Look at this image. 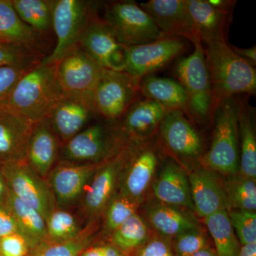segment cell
<instances>
[{"instance_id": "obj_1", "label": "cell", "mask_w": 256, "mask_h": 256, "mask_svg": "<svg viewBox=\"0 0 256 256\" xmlns=\"http://www.w3.org/2000/svg\"><path fill=\"white\" fill-rule=\"evenodd\" d=\"M56 68V64H35L16 82L2 107L32 124L48 118L64 94Z\"/></svg>"}, {"instance_id": "obj_2", "label": "cell", "mask_w": 256, "mask_h": 256, "mask_svg": "<svg viewBox=\"0 0 256 256\" xmlns=\"http://www.w3.org/2000/svg\"><path fill=\"white\" fill-rule=\"evenodd\" d=\"M205 57L212 90V114L220 102L239 94L255 95V66L236 54L226 40L206 45Z\"/></svg>"}, {"instance_id": "obj_3", "label": "cell", "mask_w": 256, "mask_h": 256, "mask_svg": "<svg viewBox=\"0 0 256 256\" xmlns=\"http://www.w3.org/2000/svg\"><path fill=\"white\" fill-rule=\"evenodd\" d=\"M238 102L235 98L220 102L212 114L213 138L203 162L210 169L235 176L239 171Z\"/></svg>"}, {"instance_id": "obj_4", "label": "cell", "mask_w": 256, "mask_h": 256, "mask_svg": "<svg viewBox=\"0 0 256 256\" xmlns=\"http://www.w3.org/2000/svg\"><path fill=\"white\" fill-rule=\"evenodd\" d=\"M94 2L82 0L54 1L52 28L57 42L50 54L41 60L44 64H56L69 52L79 46L80 37L88 23L96 16Z\"/></svg>"}, {"instance_id": "obj_5", "label": "cell", "mask_w": 256, "mask_h": 256, "mask_svg": "<svg viewBox=\"0 0 256 256\" xmlns=\"http://www.w3.org/2000/svg\"><path fill=\"white\" fill-rule=\"evenodd\" d=\"M194 46L192 54L176 64V74L188 96L186 114L198 120H206L212 118V85L202 43L196 42Z\"/></svg>"}, {"instance_id": "obj_6", "label": "cell", "mask_w": 256, "mask_h": 256, "mask_svg": "<svg viewBox=\"0 0 256 256\" xmlns=\"http://www.w3.org/2000/svg\"><path fill=\"white\" fill-rule=\"evenodd\" d=\"M105 10L104 21L124 46L144 44L164 36L151 16L136 2L109 3Z\"/></svg>"}, {"instance_id": "obj_7", "label": "cell", "mask_w": 256, "mask_h": 256, "mask_svg": "<svg viewBox=\"0 0 256 256\" xmlns=\"http://www.w3.org/2000/svg\"><path fill=\"white\" fill-rule=\"evenodd\" d=\"M140 79L124 72L105 69L92 92L98 114L105 118H120L138 100Z\"/></svg>"}, {"instance_id": "obj_8", "label": "cell", "mask_w": 256, "mask_h": 256, "mask_svg": "<svg viewBox=\"0 0 256 256\" xmlns=\"http://www.w3.org/2000/svg\"><path fill=\"white\" fill-rule=\"evenodd\" d=\"M120 134L110 132L104 124H94L65 142L62 159L69 162L98 164L116 156L126 146Z\"/></svg>"}, {"instance_id": "obj_9", "label": "cell", "mask_w": 256, "mask_h": 256, "mask_svg": "<svg viewBox=\"0 0 256 256\" xmlns=\"http://www.w3.org/2000/svg\"><path fill=\"white\" fill-rule=\"evenodd\" d=\"M4 175L10 191L22 201L38 210L45 220L55 210V200L48 184L26 162L3 164Z\"/></svg>"}, {"instance_id": "obj_10", "label": "cell", "mask_w": 256, "mask_h": 256, "mask_svg": "<svg viewBox=\"0 0 256 256\" xmlns=\"http://www.w3.org/2000/svg\"><path fill=\"white\" fill-rule=\"evenodd\" d=\"M186 50L182 38L163 36L144 44L127 47L124 72L141 79L164 68Z\"/></svg>"}, {"instance_id": "obj_11", "label": "cell", "mask_w": 256, "mask_h": 256, "mask_svg": "<svg viewBox=\"0 0 256 256\" xmlns=\"http://www.w3.org/2000/svg\"><path fill=\"white\" fill-rule=\"evenodd\" d=\"M79 46L102 68L124 72L128 46L120 43L104 20L95 16L89 21Z\"/></svg>"}, {"instance_id": "obj_12", "label": "cell", "mask_w": 256, "mask_h": 256, "mask_svg": "<svg viewBox=\"0 0 256 256\" xmlns=\"http://www.w3.org/2000/svg\"><path fill=\"white\" fill-rule=\"evenodd\" d=\"M98 114L92 94L64 92L48 119L56 136L66 142Z\"/></svg>"}, {"instance_id": "obj_13", "label": "cell", "mask_w": 256, "mask_h": 256, "mask_svg": "<svg viewBox=\"0 0 256 256\" xmlns=\"http://www.w3.org/2000/svg\"><path fill=\"white\" fill-rule=\"evenodd\" d=\"M57 80L64 92L92 94L106 68L80 46L56 64Z\"/></svg>"}, {"instance_id": "obj_14", "label": "cell", "mask_w": 256, "mask_h": 256, "mask_svg": "<svg viewBox=\"0 0 256 256\" xmlns=\"http://www.w3.org/2000/svg\"><path fill=\"white\" fill-rule=\"evenodd\" d=\"M131 143H128L105 164L98 168L84 194V207L89 215L99 214L114 196L120 174L127 163Z\"/></svg>"}, {"instance_id": "obj_15", "label": "cell", "mask_w": 256, "mask_h": 256, "mask_svg": "<svg viewBox=\"0 0 256 256\" xmlns=\"http://www.w3.org/2000/svg\"><path fill=\"white\" fill-rule=\"evenodd\" d=\"M140 6L148 13L164 36L201 42L188 12L186 0H150Z\"/></svg>"}, {"instance_id": "obj_16", "label": "cell", "mask_w": 256, "mask_h": 256, "mask_svg": "<svg viewBox=\"0 0 256 256\" xmlns=\"http://www.w3.org/2000/svg\"><path fill=\"white\" fill-rule=\"evenodd\" d=\"M98 166L64 162L52 170L50 188L56 203L62 206L75 204L85 193Z\"/></svg>"}, {"instance_id": "obj_17", "label": "cell", "mask_w": 256, "mask_h": 256, "mask_svg": "<svg viewBox=\"0 0 256 256\" xmlns=\"http://www.w3.org/2000/svg\"><path fill=\"white\" fill-rule=\"evenodd\" d=\"M158 163L156 152L149 144L131 142L120 194L142 201L143 194L154 178Z\"/></svg>"}, {"instance_id": "obj_18", "label": "cell", "mask_w": 256, "mask_h": 256, "mask_svg": "<svg viewBox=\"0 0 256 256\" xmlns=\"http://www.w3.org/2000/svg\"><path fill=\"white\" fill-rule=\"evenodd\" d=\"M160 137L173 154L184 158H198L204 150L200 133L182 110H173L165 116L160 124Z\"/></svg>"}, {"instance_id": "obj_19", "label": "cell", "mask_w": 256, "mask_h": 256, "mask_svg": "<svg viewBox=\"0 0 256 256\" xmlns=\"http://www.w3.org/2000/svg\"><path fill=\"white\" fill-rule=\"evenodd\" d=\"M32 127L18 114L0 108V160L3 164L26 162Z\"/></svg>"}, {"instance_id": "obj_20", "label": "cell", "mask_w": 256, "mask_h": 256, "mask_svg": "<svg viewBox=\"0 0 256 256\" xmlns=\"http://www.w3.org/2000/svg\"><path fill=\"white\" fill-rule=\"evenodd\" d=\"M171 110L154 101L146 98L136 100L120 118V131L130 142H138L150 137Z\"/></svg>"}, {"instance_id": "obj_21", "label": "cell", "mask_w": 256, "mask_h": 256, "mask_svg": "<svg viewBox=\"0 0 256 256\" xmlns=\"http://www.w3.org/2000/svg\"><path fill=\"white\" fill-rule=\"evenodd\" d=\"M188 178L192 203L198 216L204 218L218 210H230L225 190L212 172L197 169Z\"/></svg>"}, {"instance_id": "obj_22", "label": "cell", "mask_w": 256, "mask_h": 256, "mask_svg": "<svg viewBox=\"0 0 256 256\" xmlns=\"http://www.w3.org/2000/svg\"><path fill=\"white\" fill-rule=\"evenodd\" d=\"M152 190L156 201L194 212L188 176L175 162L165 163L153 183Z\"/></svg>"}, {"instance_id": "obj_23", "label": "cell", "mask_w": 256, "mask_h": 256, "mask_svg": "<svg viewBox=\"0 0 256 256\" xmlns=\"http://www.w3.org/2000/svg\"><path fill=\"white\" fill-rule=\"evenodd\" d=\"M195 30L202 43L226 40L232 12L218 9L207 0H186Z\"/></svg>"}, {"instance_id": "obj_24", "label": "cell", "mask_w": 256, "mask_h": 256, "mask_svg": "<svg viewBox=\"0 0 256 256\" xmlns=\"http://www.w3.org/2000/svg\"><path fill=\"white\" fill-rule=\"evenodd\" d=\"M58 138L48 118L33 124L28 141L26 163L41 178L52 171L58 156Z\"/></svg>"}, {"instance_id": "obj_25", "label": "cell", "mask_w": 256, "mask_h": 256, "mask_svg": "<svg viewBox=\"0 0 256 256\" xmlns=\"http://www.w3.org/2000/svg\"><path fill=\"white\" fill-rule=\"evenodd\" d=\"M144 214L146 223L165 238L172 239L188 229L200 227L190 210L158 201L149 202Z\"/></svg>"}, {"instance_id": "obj_26", "label": "cell", "mask_w": 256, "mask_h": 256, "mask_svg": "<svg viewBox=\"0 0 256 256\" xmlns=\"http://www.w3.org/2000/svg\"><path fill=\"white\" fill-rule=\"evenodd\" d=\"M140 92L146 98L164 106L170 110L186 112L188 99L182 86L176 80L150 75L140 82Z\"/></svg>"}, {"instance_id": "obj_27", "label": "cell", "mask_w": 256, "mask_h": 256, "mask_svg": "<svg viewBox=\"0 0 256 256\" xmlns=\"http://www.w3.org/2000/svg\"><path fill=\"white\" fill-rule=\"evenodd\" d=\"M0 42L36 52L40 46L38 32L26 24L13 8L12 0H0Z\"/></svg>"}, {"instance_id": "obj_28", "label": "cell", "mask_w": 256, "mask_h": 256, "mask_svg": "<svg viewBox=\"0 0 256 256\" xmlns=\"http://www.w3.org/2000/svg\"><path fill=\"white\" fill-rule=\"evenodd\" d=\"M5 207L11 212L31 250L47 240L46 220L41 214L13 194L8 188Z\"/></svg>"}, {"instance_id": "obj_29", "label": "cell", "mask_w": 256, "mask_h": 256, "mask_svg": "<svg viewBox=\"0 0 256 256\" xmlns=\"http://www.w3.org/2000/svg\"><path fill=\"white\" fill-rule=\"evenodd\" d=\"M254 110L247 101L238 102V134L240 140L239 171L244 178L256 180V138Z\"/></svg>"}, {"instance_id": "obj_30", "label": "cell", "mask_w": 256, "mask_h": 256, "mask_svg": "<svg viewBox=\"0 0 256 256\" xmlns=\"http://www.w3.org/2000/svg\"><path fill=\"white\" fill-rule=\"evenodd\" d=\"M218 256H236L240 244L230 223L227 210H218L204 218Z\"/></svg>"}, {"instance_id": "obj_31", "label": "cell", "mask_w": 256, "mask_h": 256, "mask_svg": "<svg viewBox=\"0 0 256 256\" xmlns=\"http://www.w3.org/2000/svg\"><path fill=\"white\" fill-rule=\"evenodd\" d=\"M138 214L124 222L112 233V245L128 255L137 250L150 238L149 226Z\"/></svg>"}, {"instance_id": "obj_32", "label": "cell", "mask_w": 256, "mask_h": 256, "mask_svg": "<svg viewBox=\"0 0 256 256\" xmlns=\"http://www.w3.org/2000/svg\"><path fill=\"white\" fill-rule=\"evenodd\" d=\"M13 8L22 20L38 33L52 28L54 1L12 0Z\"/></svg>"}, {"instance_id": "obj_33", "label": "cell", "mask_w": 256, "mask_h": 256, "mask_svg": "<svg viewBox=\"0 0 256 256\" xmlns=\"http://www.w3.org/2000/svg\"><path fill=\"white\" fill-rule=\"evenodd\" d=\"M229 208L256 212V180L240 176L230 178L225 188Z\"/></svg>"}, {"instance_id": "obj_34", "label": "cell", "mask_w": 256, "mask_h": 256, "mask_svg": "<svg viewBox=\"0 0 256 256\" xmlns=\"http://www.w3.org/2000/svg\"><path fill=\"white\" fill-rule=\"evenodd\" d=\"M47 240L66 242L78 237L82 232L76 220L66 210L55 208L46 220Z\"/></svg>"}, {"instance_id": "obj_35", "label": "cell", "mask_w": 256, "mask_h": 256, "mask_svg": "<svg viewBox=\"0 0 256 256\" xmlns=\"http://www.w3.org/2000/svg\"><path fill=\"white\" fill-rule=\"evenodd\" d=\"M124 196L122 194L114 195L106 208L105 228L112 234L124 222L138 214L141 202Z\"/></svg>"}, {"instance_id": "obj_36", "label": "cell", "mask_w": 256, "mask_h": 256, "mask_svg": "<svg viewBox=\"0 0 256 256\" xmlns=\"http://www.w3.org/2000/svg\"><path fill=\"white\" fill-rule=\"evenodd\" d=\"M90 240V236L84 234L66 242L46 240L32 248L28 256H79L89 245Z\"/></svg>"}, {"instance_id": "obj_37", "label": "cell", "mask_w": 256, "mask_h": 256, "mask_svg": "<svg viewBox=\"0 0 256 256\" xmlns=\"http://www.w3.org/2000/svg\"><path fill=\"white\" fill-rule=\"evenodd\" d=\"M171 244L175 256H190L210 246L206 234L200 227L182 232L171 239Z\"/></svg>"}, {"instance_id": "obj_38", "label": "cell", "mask_w": 256, "mask_h": 256, "mask_svg": "<svg viewBox=\"0 0 256 256\" xmlns=\"http://www.w3.org/2000/svg\"><path fill=\"white\" fill-rule=\"evenodd\" d=\"M230 223L240 245L256 244V214L250 210H228Z\"/></svg>"}, {"instance_id": "obj_39", "label": "cell", "mask_w": 256, "mask_h": 256, "mask_svg": "<svg viewBox=\"0 0 256 256\" xmlns=\"http://www.w3.org/2000/svg\"><path fill=\"white\" fill-rule=\"evenodd\" d=\"M36 63L0 67V108L2 107L16 82Z\"/></svg>"}, {"instance_id": "obj_40", "label": "cell", "mask_w": 256, "mask_h": 256, "mask_svg": "<svg viewBox=\"0 0 256 256\" xmlns=\"http://www.w3.org/2000/svg\"><path fill=\"white\" fill-rule=\"evenodd\" d=\"M36 52L24 47L0 42V67L36 63Z\"/></svg>"}, {"instance_id": "obj_41", "label": "cell", "mask_w": 256, "mask_h": 256, "mask_svg": "<svg viewBox=\"0 0 256 256\" xmlns=\"http://www.w3.org/2000/svg\"><path fill=\"white\" fill-rule=\"evenodd\" d=\"M31 250L28 239L20 234L0 238V256H28Z\"/></svg>"}, {"instance_id": "obj_42", "label": "cell", "mask_w": 256, "mask_h": 256, "mask_svg": "<svg viewBox=\"0 0 256 256\" xmlns=\"http://www.w3.org/2000/svg\"><path fill=\"white\" fill-rule=\"evenodd\" d=\"M134 256H175L172 248L171 239L160 235L150 237L136 250Z\"/></svg>"}, {"instance_id": "obj_43", "label": "cell", "mask_w": 256, "mask_h": 256, "mask_svg": "<svg viewBox=\"0 0 256 256\" xmlns=\"http://www.w3.org/2000/svg\"><path fill=\"white\" fill-rule=\"evenodd\" d=\"M13 234H22L18 224L6 207L0 206V238Z\"/></svg>"}, {"instance_id": "obj_44", "label": "cell", "mask_w": 256, "mask_h": 256, "mask_svg": "<svg viewBox=\"0 0 256 256\" xmlns=\"http://www.w3.org/2000/svg\"><path fill=\"white\" fill-rule=\"evenodd\" d=\"M230 48L233 50L236 54H237L244 60L250 62L252 65L255 66L256 64V45L252 48H242L238 47L230 46Z\"/></svg>"}, {"instance_id": "obj_45", "label": "cell", "mask_w": 256, "mask_h": 256, "mask_svg": "<svg viewBox=\"0 0 256 256\" xmlns=\"http://www.w3.org/2000/svg\"><path fill=\"white\" fill-rule=\"evenodd\" d=\"M210 4L218 9L233 11L234 6L236 4V1L234 0H207Z\"/></svg>"}, {"instance_id": "obj_46", "label": "cell", "mask_w": 256, "mask_h": 256, "mask_svg": "<svg viewBox=\"0 0 256 256\" xmlns=\"http://www.w3.org/2000/svg\"><path fill=\"white\" fill-rule=\"evenodd\" d=\"M8 188L4 175L0 171V206L6 204V198H8Z\"/></svg>"}, {"instance_id": "obj_47", "label": "cell", "mask_w": 256, "mask_h": 256, "mask_svg": "<svg viewBox=\"0 0 256 256\" xmlns=\"http://www.w3.org/2000/svg\"><path fill=\"white\" fill-rule=\"evenodd\" d=\"M105 254V247L96 246L90 248H86L80 252L79 256H104Z\"/></svg>"}, {"instance_id": "obj_48", "label": "cell", "mask_w": 256, "mask_h": 256, "mask_svg": "<svg viewBox=\"0 0 256 256\" xmlns=\"http://www.w3.org/2000/svg\"><path fill=\"white\" fill-rule=\"evenodd\" d=\"M236 256H256V244L242 246Z\"/></svg>"}, {"instance_id": "obj_49", "label": "cell", "mask_w": 256, "mask_h": 256, "mask_svg": "<svg viewBox=\"0 0 256 256\" xmlns=\"http://www.w3.org/2000/svg\"><path fill=\"white\" fill-rule=\"evenodd\" d=\"M104 247H105L104 256H128L112 244L104 246Z\"/></svg>"}, {"instance_id": "obj_50", "label": "cell", "mask_w": 256, "mask_h": 256, "mask_svg": "<svg viewBox=\"0 0 256 256\" xmlns=\"http://www.w3.org/2000/svg\"><path fill=\"white\" fill-rule=\"evenodd\" d=\"M190 256H217L216 252L215 249L210 246L201 249L194 254L193 255Z\"/></svg>"}]
</instances>
